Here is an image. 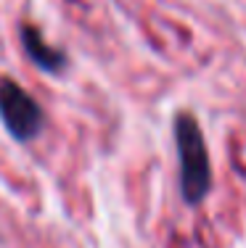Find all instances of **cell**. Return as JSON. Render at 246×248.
Listing matches in <instances>:
<instances>
[{
	"instance_id": "cell-3",
	"label": "cell",
	"mask_w": 246,
	"mask_h": 248,
	"mask_svg": "<svg viewBox=\"0 0 246 248\" xmlns=\"http://www.w3.org/2000/svg\"><path fill=\"white\" fill-rule=\"evenodd\" d=\"M19 37H21V48H24L27 58L45 74H64L69 66V56L61 48L50 45L48 40L43 37L40 27L34 24H21L19 29Z\"/></svg>"
},
{
	"instance_id": "cell-1",
	"label": "cell",
	"mask_w": 246,
	"mask_h": 248,
	"mask_svg": "<svg viewBox=\"0 0 246 248\" xmlns=\"http://www.w3.org/2000/svg\"><path fill=\"white\" fill-rule=\"evenodd\" d=\"M175 151H178V185L188 206L204 203L212 190V158L204 140L201 124L191 111H180L172 124Z\"/></svg>"
},
{
	"instance_id": "cell-2",
	"label": "cell",
	"mask_w": 246,
	"mask_h": 248,
	"mask_svg": "<svg viewBox=\"0 0 246 248\" xmlns=\"http://www.w3.org/2000/svg\"><path fill=\"white\" fill-rule=\"evenodd\" d=\"M0 122L16 143H32L45 127V111L19 82L0 77Z\"/></svg>"
}]
</instances>
